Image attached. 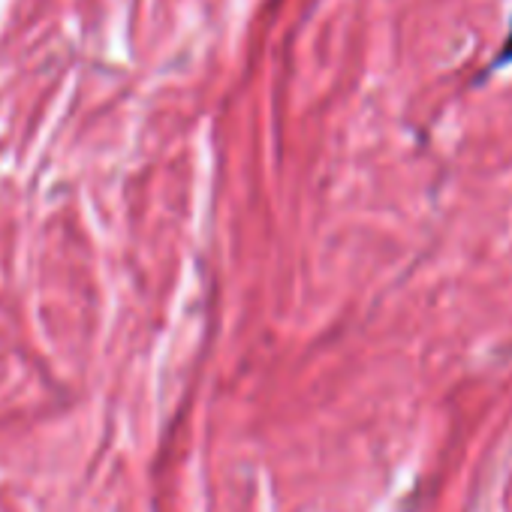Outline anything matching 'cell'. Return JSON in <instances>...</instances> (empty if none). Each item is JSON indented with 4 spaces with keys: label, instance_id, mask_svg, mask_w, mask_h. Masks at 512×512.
I'll list each match as a JSON object with an SVG mask.
<instances>
[{
    "label": "cell",
    "instance_id": "cell-1",
    "mask_svg": "<svg viewBox=\"0 0 512 512\" xmlns=\"http://www.w3.org/2000/svg\"><path fill=\"white\" fill-rule=\"evenodd\" d=\"M509 64H512V22H509V31H506V37H503V46H500V52L494 55L491 67H488L482 76L488 79L491 73H497V70H503V67H509Z\"/></svg>",
    "mask_w": 512,
    "mask_h": 512
}]
</instances>
